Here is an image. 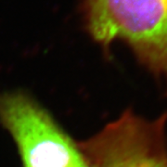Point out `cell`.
Segmentation results:
<instances>
[{"label": "cell", "mask_w": 167, "mask_h": 167, "mask_svg": "<svg viewBox=\"0 0 167 167\" xmlns=\"http://www.w3.org/2000/svg\"><path fill=\"white\" fill-rule=\"evenodd\" d=\"M84 11L94 40L125 43L167 95V0H84Z\"/></svg>", "instance_id": "1"}, {"label": "cell", "mask_w": 167, "mask_h": 167, "mask_svg": "<svg viewBox=\"0 0 167 167\" xmlns=\"http://www.w3.org/2000/svg\"><path fill=\"white\" fill-rule=\"evenodd\" d=\"M167 112L153 120L125 111L79 149L88 167H167Z\"/></svg>", "instance_id": "2"}, {"label": "cell", "mask_w": 167, "mask_h": 167, "mask_svg": "<svg viewBox=\"0 0 167 167\" xmlns=\"http://www.w3.org/2000/svg\"><path fill=\"white\" fill-rule=\"evenodd\" d=\"M0 119L15 139L24 167H88L80 149L26 95L0 97Z\"/></svg>", "instance_id": "3"}]
</instances>
